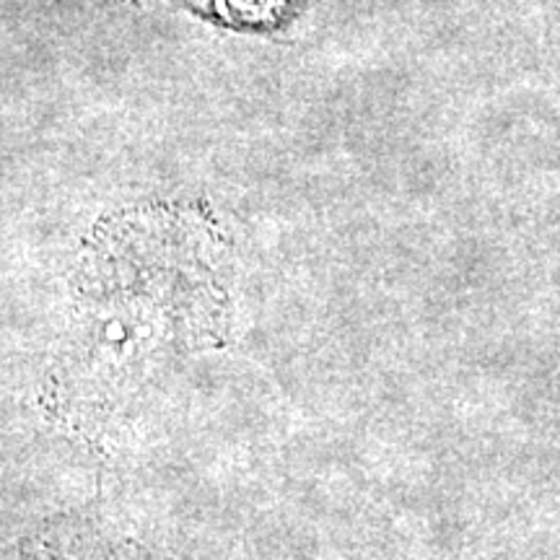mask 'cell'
<instances>
[{
	"label": "cell",
	"instance_id": "obj_1",
	"mask_svg": "<svg viewBox=\"0 0 560 560\" xmlns=\"http://www.w3.org/2000/svg\"><path fill=\"white\" fill-rule=\"evenodd\" d=\"M102 560H109V558H102Z\"/></svg>",
	"mask_w": 560,
	"mask_h": 560
}]
</instances>
